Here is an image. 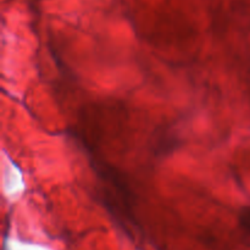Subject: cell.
I'll return each mask as SVG.
<instances>
[{"label":"cell","mask_w":250,"mask_h":250,"mask_svg":"<svg viewBox=\"0 0 250 250\" xmlns=\"http://www.w3.org/2000/svg\"><path fill=\"white\" fill-rule=\"evenodd\" d=\"M239 225L242 229L250 236V208H244L239 215Z\"/></svg>","instance_id":"1"}]
</instances>
